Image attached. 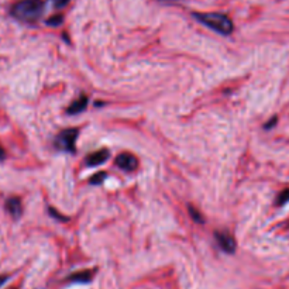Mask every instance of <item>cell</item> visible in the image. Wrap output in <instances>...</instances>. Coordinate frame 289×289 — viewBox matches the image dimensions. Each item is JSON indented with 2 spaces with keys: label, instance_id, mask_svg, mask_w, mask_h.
Wrapping results in <instances>:
<instances>
[{
  "label": "cell",
  "instance_id": "6da1fadb",
  "mask_svg": "<svg viewBox=\"0 0 289 289\" xmlns=\"http://www.w3.org/2000/svg\"><path fill=\"white\" fill-rule=\"evenodd\" d=\"M44 13L43 0H20L12 7V16L23 23H35Z\"/></svg>",
  "mask_w": 289,
  "mask_h": 289
},
{
  "label": "cell",
  "instance_id": "7a4b0ae2",
  "mask_svg": "<svg viewBox=\"0 0 289 289\" xmlns=\"http://www.w3.org/2000/svg\"><path fill=\"white\" fill-rule=\"evenodd\" d=\"M193 17L199 23L223 35H230L234 30V24L231 19L223 13H193Z\"/></svg>",
  "mask_w": 289,
  "mask_h": 289
},
{
  "label": "cell",
  "instance_id": "3957f363",
  "mask_svg": "<svg viewBox=\"0 0 289 289\" xmlns=\"http://www.w3.org/2000/svg\"><path fill=\"white\" fill-rule=\"evenodd\" d=\"M78 138V129H66L55 138V147L62 151L75 152V141Z\"/></svg>",
  "mask_w": 289,
  "mask_h": 289
},
{
  "label": "cell",
  "instance_id": "277c9868",
  "mask_svg": "<svg viewBox=\"0 0 289 289\" xmlns=\"http://www.w3.org/2000/svg\"><path fill=\"white\" fill-rule=\"evenodd\" d=\"M215 237H216V241L219 244V247L227 253V254H233L236 253V240L233 238L230 233L227 231H216L215 233Z\"/></svg>",
  "mask_w": 289,
  "mask_h": 289
},
{
  "label": "cell",
  "instance_id": "5b68a950",
  "mask_svg": "<svg viewBox=\"0 0 289 289\" xmlns=\"http://www.w3.org/2000/svg\"><path fill=\"white\" fill-rule=\"evenodd\" d=\"M116 165L120 170H125V171H136L138 167V159L136 155H133L130 152H121L116 158Z\"/></svg>",
  "mask_w": 289,
  "mask_h": 289
},
{
  "label": "cell",
  "instance_id": "8992f818",
  "mask_svg": "<svg viewBox=\"0 0 289 289\" xmlns=\"http://www.w3.org/2000/svg\"><path fill=\"white\" fill-rule=\"evenodd\" d=\"M110 157V154L109 151L103 148V150H99V151L93 152L91 155H88L86 158V164L89 165V167H98V165H102L105 164L106 161L109 159Z\"/></svg>",
  "mask_w": 289,
  "mask_h": 289
},
{
  "label": "cell",
  "instance_id": "52a82bcc",
  "mask_svg": "<svg viewBox=\"0 0 289 289\" xmlns=\"http://www.w3.org/2000/svg\"><path fill=\"white\" fill-rule=\"evenodd\" d=\"M6 211L13 219H19L23 213V206L19 197H9L6 200Z\"/></svg>",
  "mask_w": 289,
  "mask_h": 289
},
{
  "label": "cell",
  "instance_id": "ba28073f",
  "mask_svg": "<svg viewBox=\"0 0 289 289\" xmlns=\"http://www.w3.org/2000/svg\"><path fill=\"white\" fill-rule=\"evenodd\" d=\"M96 274V270H84L75 272L72 275L68 276V281L71 282H80V283H88L92 281V278Z\"/></svg>",
  "mask_w": 289,
  "mask_h": 289
},
{
  "label": "cell",
  "instance_id": "9c48e42d",
  "mask_svg": "<svg viewBox=\"0 0 289 289\" xmlns=\"http://www.w3.org/2000/svg\"><path fill=\"white\" fill-rule=\"evenodd\" d=\"M86 106H88V98H86L85 95H80L79 99H76L72 105L68 107V114H78V113H82L86 109Z\"/></svg>",
  "mask_w": 289,
  "mask_h": 289
},
{
  "label": "cell",
  "instance_id": "30bf717a",
  "mask_svg": "<svg viewBox=\"0 0 289 289\" xmlns=\"http://www.w3.org/2000/svg\"><path fill=\"white\" fill-rule=\"evenodd\" d=\"M64 23V16L62 14H55L53 17H50V19L47 20V24L48 26H54V27H58L61 26Z\"/></svg>",
  "mask_w": 289,
  "mask_h": 289
},
{
  "label": "cell",
  "instance_id": "8fae6325",
  "mask_svg": "<svg viewBox=\"0 0 289 289\" xmlns=\"http://www.w3.org/2000/svg\"><path fill=\"white\" fill-rule=\"evenodd\" d=\"M188 211H189V215L192 216V219L195 220V222H197V223H203V217H202V215H200V212L197 211V209H195L193 206H188Z\"/></svg>",
  "mask_w": 289,
  "mask_h": 289
},
{
  "label": "cell",
  "instance_id": "7c38bea8",
  "mask_svg": "<svg viewBox=\"0 0 289 289\" xmlns=\"http://www.w3.org/2000/svg\"><path fill=\"white\" fill-rule=\"evenodd\" d=\"M286 202H289V189H285V191L281 192L278 199H276V204H279V206H282Z\"/></svg>",
  "mask_w": 289,
  "mask_h": 289
},
{
  "label": "cell",
  "instance_id": "4fadbf2b",
  "mask_svg": "<svg viewBox=\"0 0 289 289\" xmlns=\"http://www.w3.org/2000/svg\"><path fill=\"white\" fill-rule=\"evenodd\" d=\"M106 172H99V174H96V175H93L92 178H91V184L92 185H98V184H102L103 181L106 179Z\"/></svg>",
  "mask_w": 289,
  "mask_h": 289
},
{
  "label": "cell",
  "instance_id": "5bb4252c",
  "mask_svg": "<svg viewBox=\"0 0 289 289\" xmlns=\"http://www.w3.org/2000/svg\"><path fill=\"white\" fill-rule=\"evenodd\" d=\"M51 2H53V6L55 9H64L71 0H51Z\"/></svg>",
  "mask_w": 289,
  "mask_h": 289
},
{
  "label": "cell",
  "instance_id": "9a60e30c",
  "mask_svg": "<svg viewBox=\"0 0 289 289\" xmlns=\"http://www.w3.org/2000/svg\"><path fill=\"white\" fill-rule=\"evenodd\" d=\"M50 212H51V215H53V216L58 217V219H61V220H66V217L59 216V215H58V212H57V211H54V209H50Z\"/></svg>",
  "mask_w": 289,
  "mask_h": 289
},
{
  "label": "cell",
  "instance_id": "2e32d148",
  "mask_svg": "<svg viewBox=\"0 0 289 289\" xmlns=\"http://www.w3.org/2000/svg\"><path fill=\"white\" fill-rule=\"evenodd\" d=\"M6 158V151L3 150V147L0 145V161H3Z\"/></svg>",
  "mask_w": 289,
  "mask_h": 289
},
{
  "label": "cell",
  "instance_id": "e0dca14e",
  "mask_svg": "<svg viewBox=\"0 0 289 289\" xmlns=\"http://www.w3.org/2000/svg\"><path fill=\"white\" fill-rule=\"evenodd\" d=\"M7 279H9V276H7V275H2V276H0V286H2L3 283L6 282Z\"/></svg>",
  "mask_w": 289,
  "mask_h": 289
}]
</instances>
